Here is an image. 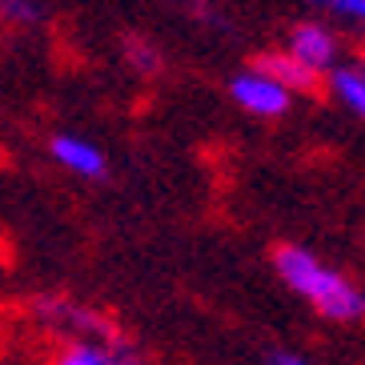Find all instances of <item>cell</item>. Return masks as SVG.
I'll list each match as a JSON object with an SVG mask.
<instances>
[{"label": "cell", "instance_id": "obj_1", "mask_svg": "<svg viewBox=\"0 0 365 365\" xmlns=\"http://www.w3.org/2000/svg\"><path fill=\"white\" fill-rule=\"evenodd\" d=\"M273 265H277L281 281L289 285L293 293H301L305 301H313V309L325 313L329 322H357L365 309L361 293L349 277H341L337 269L322 265L309 249L301 245H281L273 253Z\"/></svg>", "mask_w": 365, "mask_h": 365}, {"label": "cell", "instance_id": "obj_2", "mask_svg": "<svg viewBox=\"0 0 365 365\" xmlns=\"http://www.w3.org/2000/svg\"><path fill=\"white\" fill-rule=\"evenodd\" d=\"M229 93H233L237 105L249 108V113H257V117H281V113L289 108V93L277 88L273 81H265V76H257L253 68L237 73L233 85H229Z\"/></svg>", "mask_w": 365, "mask_h": 365}, {"label": "cell", "instance_id": "obj_3", "mask_svg": "<svg viewBox=\"0 0 365 365\" xmlns=\"http://www.w3.org/2000/svg\"><path fill=\"white\" fill-rule=\"evenodd\" d=\"M285 53H289L297 65H305L309 73H322V68H329L333 61H337V36H333L325 24L305 21L289 33V48H285Z\"/></svg>", "mask_w": 365, "mask_h": 365}, {"label": "cell", "instance_id": "obj_4", "mask_svg": "<svg viewBox=\"0 0 365 365\" xmlns=\"http://www.w3.org/2000/svg\"><path fill=\"white\" fill-rule=\"evenodd\" d=\"M253 73L273 81L285 93H317V73H309L305 65H297L289 53H261L253 61Z\"/></svg>", "mask_w": 365, "mask_h": 365}, {"label": "cell", "instance_id": "obj_5", "mask_svg": "<svg viewBox=\"0 0 365 365\" xmlns=\"http://www.w3.org/2000/svg\"><path fill=\"white\" fill-rule=\"evenodd\" d=\"M53 157L61 165H68L73 173H81V177H105V157H101V149L88 145V140H81V137H68V133L53 137Z\"/></svg>", "mask_w": 365, "mask_h": 365}, {"label": "cell", "instance_id": "obj_6", "mask_svg": "<svg viewBox=\"0 0 365 365\" xmlns=\"http://www.w3.org/2000/svg\"><path fill=\"white\" fill-rule=\"evenodd\" d=\"M329 85H333V97L341 101L349 113H357V117H361V113H365V76H361V68H357V65L333 68Z\"/></svg>", "mask_w": 365, "mask_h": 365}, {"label": "cell", "instance_id": "obj_7", "mask_svg": "<svg viewBox=\"0 0 365 365\" xmlns=\"http://www.w3.org/2000/svg\"><path fill=\"white\" fill-rule=\"evenodd\" d=\"M56 365H113V357L101 349V345H73V349H65L61 354V361Z\"/></svg>", "mask_w": 365, "mask_h": 365}, {"label": "cell", "instance_id": "obj_8", "mask_svg": "<svg viewBox=\"0 0 365 365\" xmlns=\"http://www.w3.org/2000/svg\"><path fill=\"white\" fill-rule=\"evenodd\" d=\"M313 4H322V9L337 12V16H349V21L365 16V0H313Z\"/></svg>", "mask_w": 365, "mask_h": 365}, {"label": "cell", "instance_id": "obj_9", "mask_svg": "<svg viewBox=\"0 0 365 365\" xmlns=\"http://www.w3.org/2000/svg\"><path fill=\"white\" fill-rule=\"evenodd\" d=\"M0 12H9V16H16V21H33V0H0Z\"/></svg>", "mask_w": 365, "mask_h": 365}, {"label": "cell", "instance_id": "obj_10", "mask_svg": "<svg viewBox=\"0 0 365 365\" xmlns=\"http://www.w3.org/2000/svg\"><path fill=\"white\" fill-rule=\"evenodd\" d=\"M129 53H133V61H137V68H145V73H153V68H157V53H145V48H140V41L129 44Z\"/></svg>", "mask_w": 365, "mask_h": 365}, {"label": "cell", "instance_id": "obj_11", "mask_svg": "<svg viewBox=\"0 0 365 365\" xmlns=\"http://www.w3.org/2000/svg\"><path fill=\"white\" fill-rule=\"evenodd\" d=\"M269 365H309V361H305V357H297V354L277 349V354H269Z\"/></svg>", "mask_w": 365, "mask_h": 365}]
</instances>
